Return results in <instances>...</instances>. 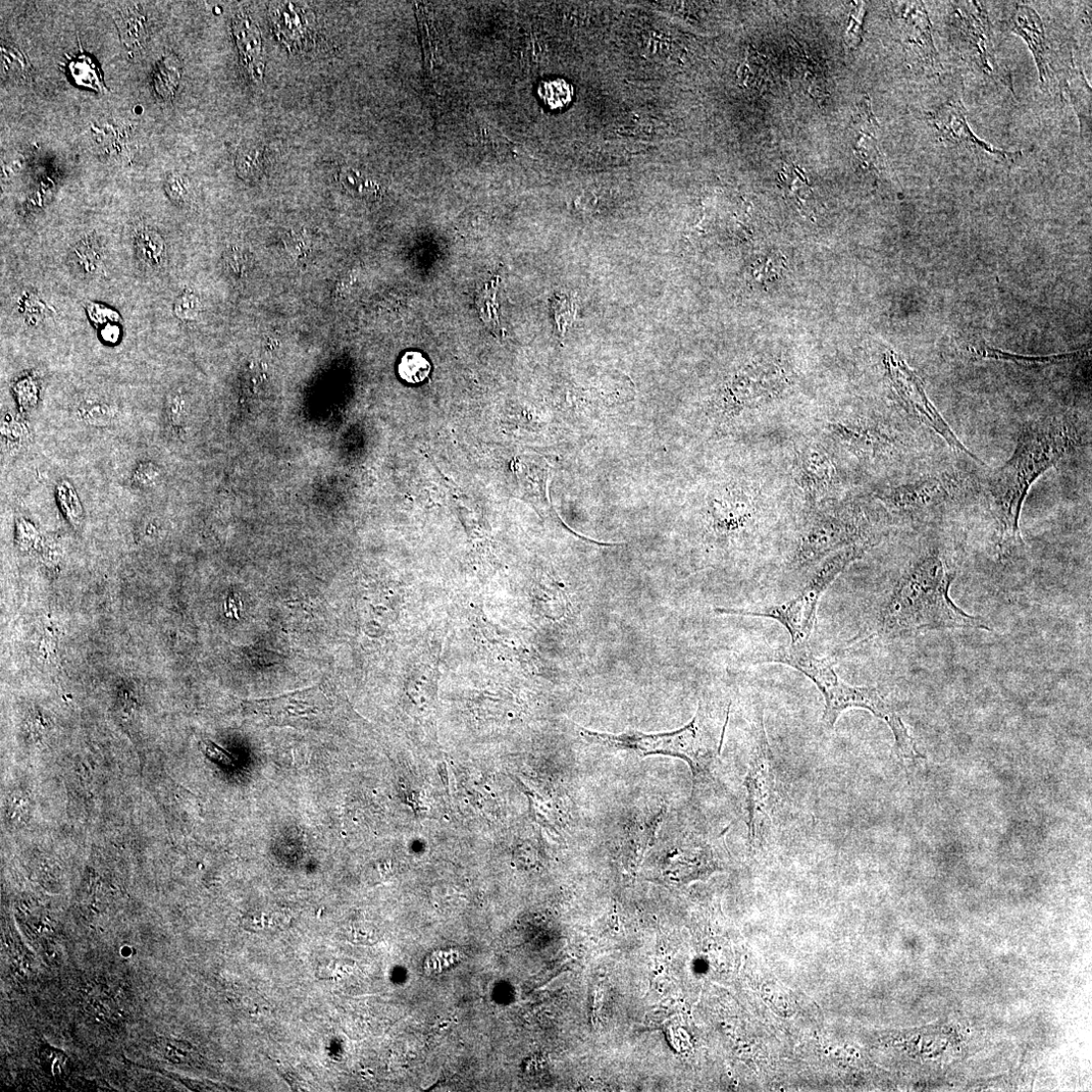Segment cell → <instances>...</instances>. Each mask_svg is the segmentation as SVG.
Returning a JSON list of instances; mask_svg holds the SVG:
<instances>
[{"label": "cell", "mask_w": 1092, "mask_h": 1092, "mask_svg": "<svg viewBox=\"0 0 1092 1092\" xmlns=\"http://www.w3.org/2000/svg\"><path fill=\"white\" fill-rule=\"evenodd\" d=\"M539 94L548 108L560 110L567 107L573 99L574 88L563 79H553L543 82L539 87Z\"/></svg>", "instance_id": "cell-26"}, {"label": "cell", "mask_w": 1092, "mask_h": 1092, "mask_svg": "<svg viewBox=\"0 0 1092 1092\" xmlns=\"http://www.w3.org/2000/svg\"><path fill=\"white\" fill-rule=\"evenodd\" d=\"M22 428H23L22 425H20L19 424L15 423V422H12L10 425H6V434L9 435L8 437H10V439L12 441L13 440L15 442L20 441V440L22 441L23 440V429Z\"/></svg>", "instance_id": "cell-40"}, {"label": "cell", "mask_w": 1092, "mask_h": 1092, "mask_svg": "<svg viewBox=\"0 0 1092 1092\" xmlns=\"http://www.w3.org/2000/svg\"><path fill=\"white\" fill-rule=\"evenodd\" d=\"M119 27L126 45L136 47L143 43V19L136 12H124L119 19Z\"/></svg>", "instance_id": "cell-31"}, {"label": "cell", "mask_w": 1092, "mask_h": 1092, "mask_svg": "<svg viewBox=\"0 0 1092 1092\" xmlns=\"http://www.w3.org/2000/svg\"><path fill=\"white\" fill-rule=\"evenodd\" d=\"M969 351L976 358L1013 362L1022 367H1039L1081 359L1087 355L1089 349L1085 348L1084 350L1049 356H1029L1003 351L981 342L970 346Z\"/></svg>", "instance_id": "cell-20"}, {"label": "cell", "mask_w": 1092, "mask_h": 1092, "mask_svg": "<svg viewBox=\"0 0 1092 1092\" xmlns=\"http://www.w3.org/2000/svg\"><path fill=\"white\" fill-rule=\"evenodd\" d=\"M291 924L288 914L281 911H260L247 914L243 920L244 927L253 932H278L287 929Z\"/></svg>", "instance_id": "cell-25"}, {"label": "cell", "mask_w": 1092, "mask_h": 1092, "mask_svg": "<svg viewBox=\"0 0 1092 1092\" xmlns=\"http://www.w3.org/2000/svg\"><path fill=\"white\" fill-rule=\"evenodd\" d=\"M182 70L176 58H168L156 69L154 74V86L156 91L165 99L172 98L179 86Z\"/></svg>", "instance_id": "cell-23"}, {"label": "cell", "mask_w": 1092, "mask_h": 1092, "mask_svg": "<svg viewBox=\"0 0 1092 1092\" xmlns=\"http://www.w3.org/2000/svg\"><path fill=\"white\" fill-rule=\"evenodd\" d=\"M58 498L64 514L72 524H78L82 516V507L75 490L68 482H62L58 486Z\"/></svg>", "instance_id": "cell-32"}, {"label": "cell", "mask_w": 1092, "mask_h": 1092, "mask_svg": "<svg viewBox=\"0 0 1092 1092\" xmlns=\"http://www.w3.org/2000/svg\"><path fill=\"white\" fill-rule=\"evenodd\" d=\"M755 661L761 664L787 665L804 673L823 696L824 711L821 720L825 727L833 728L841 714L848 709H865L888 723L896 739L897 751L902 758L922 757L894 706L884 700L875 688L856 687L843 681L834 667L835 662L830 658H815L809 645H790L789 648L761 650L755 656Z\"/></svg>", "instance_id": "cell-3"}, {"label": "cell", "mask_w": 1092, "mask_h": 1092, "mask_svg": "<svg viewBox=\"0 0 1092 1092\" xmlns=\"http://www.w3.org/2000/svg\"><path fill=\"white\" fill-rule=\"evenodd\" d=\"M737 493L720 500L715 507L714 526L720 533L747 532L757 525L760 507L755 494Z\"/></svg>", "instance_id": "cell-18"}, {"label": "cell", "mask_w": 1092, "mask_h": 1092, "mask_svg": "<svg viewBox=\"0 0 1092 1092\" xmlns=\"http://www.w3.org/2000/svg\"><path fill=\"white\" fill-rule=\"evenodd\" d=\"M199 300L195 295L184 293L176 302V314L183 320L193 319L199 311Z\"/></svg>", "instance_id": "cell-35"}, {"label": "cell", "mask_w": 1092, "mask_h": 1092, "mask_svg": "<svg viewBox=\"0 0 1092 1092\" xmlns=\"http://www.w3.org/2000/svg\"><path fill=\"white\" fill-rule=\"evenodd\" d=\"M341 183L354 196H372L377 190L373 182L356 171L346 169L341 173Z\"/></svg>", "instance_id": "cell-33"}, {"label": "cell", "mask_w": 1092, "mask_h": 1092, "mask_svg": "<svg viewBox=\"0 0 1092 1092\" xmlns=\"http://www.w3.org/2000/svg\"><path fill=\"white\" fill-rule=\"evenodd\" d=\"M133 483L142 488H151L160 481V469L152 462H143L133 473Z\"/></svg>", "instance_id": "cell-34"}, {"label": "cell", "mask_w": 1092, "mask_h": 1092, "mask_svg": "<svg viewBox=\"0 0 1092 1092\" xmlns=\"http://www.w3.org/2000/svg\"><path fill=\"white\" fill-rule=\"evenodd\" d=\"M248 258L240 253H232L226 256V267L231 275L241 277L248 272Z\"/></svg>", "instance_id": "cell-38"}, {"label": "cell", "mask_w": 1092, "mask_h": 1092, "mask_svg": "<svg viewBox=\"0 0 1092 1092\" xmlns=\"http://www.w3.org/2000/svg\"><path fill=\"white\" fill-rule=\"evenodd\" d=\"M582 735L593 744L626 751L640 757L668 756L685 761L693 774L694 789L710 776L717 755L703 730L701 711L678 731L664 734H644L631 731L620 735L600 734L584 730Z\"/></svg>", "instance_id": "cell-6"}, {"label": "cell", "mask_w": 1092, "mask_h": 1092, "mask_svg": "<svg viewBox=\"0 0 1092 1092\" xmlns=\"http://www.w3.org/2000/svg\"><path fill=\"white\" fill-rule=\"evenodd\" d=\"M867 551L862 547H850L830 554L812 569L801 591L783 604L756 610L718 608L715 611L719 614L776 620L789 633L791 645H809L822 595L849 565L861 559Z\"/></svg>", "instance_id": "cell-5"}, {"label": "cell", "mask_w": 1092, "mask_h": 1092, "mask_svg": "<svg viewBox=\"0 0 1092 1092\" xmlns=\"http://www.w3.org/2000/svg\"><path fill=\"white\" fill-rule=\"evenodd\" d=\"M827 435L844 449L864 458L890 452L894 441L876 425L854 419H838L825 425Z\"/></svg>", "instance_id": "cell-13"}, {"label": "cell", "mask_w": 1092, "mask_h": 1092, "mask_svg": "<svg viewBox=\"0 0 1092 1092\" xmlns=\"http://www.w3.org/2000/svg\"><path fill=\"white\" fill-rule=\"evenodd\" d=\"M247 714L264 725L328 730L337 715L331 682L283 696L246 702Z\"/></svg>", "instance_id": "cell-7"}, {"label": "cell", "mask_w": 1092, "mask_h": 1092, "mask_svg": "<svg viewBox=\"0 0 1092 1092\" xmlns=\"http://www.w3.org/2000/svg\"><path fill=\"white\" fill-rule=\"evenodd\" d=\"M666 810L665 804L646 806L636 811L624 827L621 851L629 869H637L647 852L655 845Z\"/></svg>", "instance_id": "cell-16"}, {"label": "cell", "mask_w": 1092, "mask_h": 1092, "mask_svg": "<svg viewBox=\"0 0 1092 1092\" xmlns=\"http://www.w3.org/2000/svg\"><path fill=\"white\" fill-rule=\"evenodd\" d=\"M263 151L257 147H246L239 152L237 170L245 180L255 179L263 170Z\"/></svg>", "instance_id": "cell-30"}, {"label": "cell", "mask_w": 1092, "mask_h": 1092, "mask_svg": "<svg viewBox=\"0 0 1092 1092\" xmlns=\"http://www.w3.org/2000/svg\"><path fill=\"white\" fill-rule=\"evenodd\" d=\"M136 248L141 262L150 269H160L166 263L167 245L163 237L151 229L136 236Z\"/></svg>", "instance_id": "cell-22"}, {"label": "cell", "mask_w": 1092, "mask_h": 1092, "mask_svg": "<svg viewBox=\"0 0 1092 1092\" xmlns=\"http://www.w3.org/2000/svg\"><path fill=\"white\" fill-rule=\"evenodd\" d=\"M159 1049L169 1061L178 1065L193 1066L197 1065L199 1061L195 1050L189 1044L178 1041V1039H162Z\"/></svg>", "instance_id": "cell-28"}, {"label": "cell", "mask_w": 1092, "mask_h": 1092, "mask_svg": "<svg viewBox=\"0 0 1092 1092\" xmlns=\"http://www.w3.org/2000/svg\"><path fill=\"white\" fill-rule=\"evenodd\" d=\"M73 256L78 269L84 274L94 275L101 269V251L92 243H80L75 247Z\"/></svg>", "instance_id": "cell-29"}, {"label": "cell", "mask_w": 1092, "mask_h": 1092, "mask_svg": "<svg viewBox=\"0 0 1092 1092\" xmlns=\"http://www.w3.org/2000/svg\"><path fill=\"white\" fill-rule=\"evenodd\" d=\"M786 173L790 180H792L791 183L783 180L786 188L796 197L798 202L803 203L812 193L808 184L802 180L800 174H798L796 170L786 169Z\"/></svg>", "instance_id": "cell-36"}, {"label": "cell", "mask_w": 1092, "mask_h": 1092, "mask_svg": "<svg viewBox=\"0 0 1092 1092\" xmlns=\"http://www.w3.org/2000/svg\"><path fill=\"white\" fill-rule=\"evenodd\" d=\"M948 482L928 480L876 494L887 509L901 515H912L942 503L949 496Z\"/></svg>", "instance_id": "cell-17"}, {"label": "cell", "mask_w": 1092, "mask_h": 1092, "mask_svg": "<svg viewBox=\"0 0 1092 1092\" xmlns=\"http://www.w3.org/2000/svg\"><path fill=\"white\" fill-rule=\"evenodd\" d=\"M744 786L747 790L749 838L755 842L758 819L769 817L782 798L778 767L766 735L762 710L755 725V746Z\"/></svg>", "instance_id": "cell-9"}, {"label": "cell", "mask_w": 1092, "mask_h": 1092, "mask_svg": "<svg viewBox=\"0 0 1092 1092\" xmlns=\"http://www.w3.org/2000/svg\"><path fill=\"white\" fill-rule=\"evenodd\" d=\"M891 374L905 407L918 423L939 434L956 452H961L982 463L959 440L937 408L928 400L920 381L904 363L893 359Z\"/></svg>", "instance_id": "cell-10"}, {"label": "cell", "mask_w": 1092, "mask_h": 1092, "mask_svg": "<svg viewBox=\"0 0 1092 1092\" xmlns=\"http://www.w3.org/2000/svg\"><path fill=\"white\" fill-rule=\"evenodd\" d=\"M950 29L952 42L961 58L984 76L1008 85V73L997 59L990 17L978 2H960L954 6Z\"/></svg>", "instance_id": "cell-8"}, {"label": "cell", "mask_w": 1092, "mask_h": 1092, "mask_svg": "<svg viewBox=\"0 0 1092 1092\" xmlns=\"http://www.w3.org/2000/svg\"><path fill=\"white\" fill-rule=\"evenodd\" d=\"M955 578V571L937 552L924 553L911 561L880 606L878 633L900 639L945 630L992 632L990 622L968 614L953 602L950 589Z\"/></svg>", "instance_id": "cell-1"}, {"label": "cell", "mask_w": 1092, "mask_h": 1092, "mask_svg": "<svg viewBox=\"0 0 1092 1092\" xmlns=\"http://www.w3.org/2000/svg\"><path fill=\"white\" fill-rule=\"evenodd\" d=\"M1008 27L1027 43L1033 57L1041 87L1044 91L1048 90L1053 80L1051 49L1043 20L1032 8L1017 5Z\"/></svg>", "instance_id": "cell-15"}, {"label": "cell", "mask_w": 1092, "mask_h": 1092, "mask_svg": "<svg viewBox=\"0 0 1092 1092\" xmlns=\"http://www.w3.org/2000/svg\"><path fill=\"white\" fill-rule=\"evenodd\" d=\"M1077 444L1076 433L1063 422L1031 424L1020 433L1012 457L991 476L987 489L1004 555L1024 546L1020 518L1031 487Z\"/></svg>", "instance_id": "cell-2"}, {"label": "cell", "mask_w": 1092, "mask_h": 1092, "mask_svg": "<svg viewBox=\"0 0 1092 1092\" xmlns=\"http://www.w3.org/2000/svg\"><path fill=\"white\" fill-rule=\"evenodd\" d=\"M167 190L173 200L183 203L189 196V184L181 176H173L167 182Z\"/></svg>", "instance_id": "cell-37"}, {"label": "cell", "mask_w": 1092, "mask_h": 1092, "mask_svg": "<svg viewBox=\"0 0 1092 1092\" xmlns=\"http://www.w3.org/2000/svg\"><path fill=\"white\" fill-rule=\"evenodd\" d=\"M18 529V541L23 547L32 546L36 541H38V533L36 529L25 520H20L17 525Z\"/></svg>", "instance_id": "cell-39"}, {"label": "cell", "mask_w": 1092, "mask_h": 1092, "mask_svg": "<svg viewBox=\"0 0 1092 1092\" xmlns=\"http://www.w3.org/2000/svg\"><path fill=\"white\" fill-rule=\"evenodd\" d=\"M929 122L944 142L979 149L988 154L1000 156L1003 160L1014 159L1021 154V152H1008L995 148L978 138L968 124L963 103L958 99L943 103L930 114Z\"/></svg>", "instance_id": "cell-14"}, {"label": "cell", "mask_w": 1092, "mask_h": 1092, "mask_svg": "<svg viewBox=\"0 0 1092 1092\" xmlns=\"http://www.w3.org/2000/svg\"><path fill=\"white\" fill-rule=\"evenodd\" d=\"M398 371L405 382L420 384L428 378L431 372V364L423 353L409 351L401 358Z\"/></svg>", "instance_id": "cell-24"}, {"label": "cell", "mask_w": 1092, "mask_h": 1092, "mask_svg": "<svg viewBox=\"0 0 1092 1092\" xmlns=\"http://www.w3.org/2000/svg\"><path fill=\"white\" fill-rule=\"evenodd\" d=\"M905 44L912 61L926 72L937 74L941 62L934 46L932 26L922 3L905 6L902 14Z\"/></svg>", "instance_id": "cell-12"}, {"label": "cell", "mask_w": 1092, "mask_h": 1092, "mask_svg": "<svg viewBox=\"0 0 1092 1092\" xmlns=\"http://www.w3.org/2000/svg\"><path fill=\"white\" fill-rule=\"evenodd\" d=\"M796 467V482L811 507L818 506L840 487L841 475L836 459L827 447L817 441H807L800 446Z\"/></svg>", "instance_id": "cell-11"}, {"label": "cell", "mask_w": 1092, "mask_h": 1092, "mask_svg": "<svg viewBox=\"0 0 1092 1092\" xmlns=\"http://www.w3.org/2000/svg\"><path fill=\"white\" fill-rule=\"evenodd\" d=\"M117 409L96 400L83 401L76 408L78 420L89 425H108L115 419Z\"/></svg>", "instance_id": "cell-27"}, {"label": "cell", "mask_w": 1092, "mask_h": 1092, "mask_svg": "<svg viewBox=\"0 0 1092 1092\" xmlns=\"http://www.w3.org/2000/svg\"><path fill=\"white\" fill-rule=\"evenodd\" d=\"M1065 90L1070 97L1078 117L1080 134L1084 139L1091 138V87L1081 69L1074 65L1065 75Z\"/></svg>", "instance_id": "cell-21"}, {"label": "cell", "mask_w": 1092, "mask_h": 1092, "mask_svg": "<svg viewBox=\"0 0 1092 1092\" xmlns=\"http://www.w3.org/2000/svg\"><path fill=\"white\" fill-rule=\"evenodd\" d=\"M233 32L240 52L242 64L254 81L265 76L263 40L259 29L246 14H239L233 22Z\"/></svg>", "instance_id": "cell-19"}, {"label": "cell", "mask_w": 1092, "mask_h": 1092, "mask_svg": "<svg viewBox=\"0 0 1092 1092\" xmlns=\"http://www.w3.org/2000/svg\"><path fill=\"white\" fill-rule=\"evenodd\" d=\"M882 537L878 520L860 509L819 510L803 525L789 565L804 574L839 550L850 547L870 550Z\"/></svg>", "instance_id": "cell-4"}]
</instances>
